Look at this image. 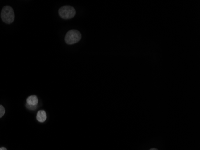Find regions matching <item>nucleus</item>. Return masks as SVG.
<instances>
[{"mask_svg": "<svg viewBox=\"0 0 200 150\" xmlns=\"http://www.w3.org/2000/svg\"><path fill=\"white\" fill-rule=\"evenodd\" d=\"M26 102H27V104H29V105L37 106L38 103V100L36 95H31L27 98Z\"/></svg>", "mask_w": 200, "mask_h": 150, "instance_id": "20e7f679", "label": "nucleus"}, {"mask_svg": "<svg viewBox=\"0 0 200 150\" xmlns=\"http://www.w3.org/2000/svg\"><path fill=\"white\" fill-rule=\"evenodd\" d=\"M47 118V116H46V113L45 111L43 110H41L39 111L37 114V120L40 122V123H43L45 122Z\"/></svg>", "mask_w": 200, "mask_h": 150, "instance_id": "39448f33", "label": "nucleus"}, {"mask_svg": "<svg viewBox=\"0 0 200 150\" xmlns=\"http://www.w3.org/2000/svg\"><path fill=\"white\" fill-rule=\"evenodd\" d=\"M14 12L11 7L6 6L2 8L1 13V18L4 23L10 24L14 21Z\"/></svg>", "mask_w": 200, "mask_h": 150, "instance_id": "f257e3e1", "label": "nucleus"}, {"mask_svg": "<svg viewBox=\"0 0 200 150\" xmlns=\"http://www.w3.org/2000/svg\"><path fill=\"white\" fill-rule=\"evenodd\" d=\"M26 107L30 109V110H31V111H33V110H35L37 109V106H31V105H29V104H26Z\"/></svg>", "mask_w": 200, "mask_h": 150, "instance_id": "0eeeda50", "label": "nucleus"}, {"mask_svg": "<svg viewBox=\"0 0 200 150\" xmlns=\"http://www.w3.org/2000/svg\"><path fill=\"white\" fill-rule=\"evenodd\" d=\"M0 150H7V149L5 147H1L0 148Z\"/></svg>", "mask_w": 200, "mask_h": 150, "instance_id": "6e6552de", "label": "nucleus"}, {"mask_svg": "<svg viewBox=\"0 0 200 150\" xmlns=\"http://www.w3.org/2000/svg\"><path fill=\"white\" fill-rule=\"evenodd\" d=\"M5 114V109L3 106L0 104V118L2 117Z\"/></svg>", "mask_w": 200, "mask_h": 150, "instance_id": "423d86ee", "label": "nucleus"}, {"mask_svg": "<svg viewBox=\"0 0 200 150\" xmlns=\"http://www.w3.org/2000/svg\"><path fill=\"white\" fill-rule=\"evenodd\" d=\"M59 14L64 19H70L76 15V10L71 6H65L59 9Z\"/></svg>", "mask_w": 200, "mask_h": 150, "instance_id": "7ed1b4c3", "label": "nucleus"}, {"mask_svg": "<svg viewBox=\"0 0 200 150\" xmlns=\"http://www.w3.org/2000/svg\"><path fill=\"white\" fill-rule=\"evenodd\" d=\"M81 37L82 35L79 31L75 30H71L66 35L65 42L68 45H73L78 42Z\"/></svg>", "mask_w": 200, "mask_h": 150, "instance_id": "f03ea898", "label": "nucleus"}, {"mask_svg": "<svg viewBox=\"0 0 200 150\" xmlns=\"http://www.w3.org/2000/svg\"><path fill=\"white\" fill-rule=\"evenodd\" d=\"M149 150H158V149H156V148H151V149H150Z\"/></svg>", "mask_w": 200, "mask_h": 150, "instance_id": "1a4fd4ad", "label": "nucleus"}]
</instances>
